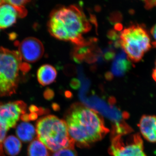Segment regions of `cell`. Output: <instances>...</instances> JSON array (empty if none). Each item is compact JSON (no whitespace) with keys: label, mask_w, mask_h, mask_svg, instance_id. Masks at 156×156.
<instances>
[{"label":"cell","mask_w":156,"mask_h":156,"mask_svg":"<svg viewBox=\"0 0 156 156\" xmlns=\"http://www.w3.org/2000/svg\"><path fill=\"white\" fill-rule=\"evenodd\" d=\"M28 156H50L48 148L38 139L33 140L28 148Z\"/></svg>","instance_id":"15"},{"label":"cell","mask_w":156,"mask_h":156,"mask_svg":"<svg viewBox=\"0 0 156 156\" xmlns=\"http://www.w3.org/2000/svg\"><path fill=\"white\" fill-rule=\"evenodd\" d=\"M70 86L74 90H77L80 88L81 86L80 81L78 79L74 78L72 79L70 83Z\"/></svg>","instance_id":"21"},{"label":"cell","mask_w":156,"mask_h":156,"mask_svg":"<svg viewBox=\"0 0 156 156\" xmlns=\"http://www.w3.org/2000/svg\"><path fill=\"white\" fill-rule=\"evenodd\" d=\"M26 104L22 101L0 103V123L9 130L15 127L21 115L26 113Z\"/></svg>","instance_id":"7"},{"label":"cell","mask_w":156,"mask_h":156,"mask_svg":"<svg viewBox=\"0 0 156 156\" xmlns=\"http://www.w3.org/2000/svg\"><path fill=\"white\" fill-rule=\"evenodd\" d=\"M52 156H76L73 148H66L55 152Z\"/></svg>","instance_id":"17"},{"label":"cell","mask_w":156,"mask_h":156,"mask_svg":"<svg viewBox=\"0 0 156 156\" xmlns=\"http://www.w3.org/2000/svg\"><path fill=\"white\" fill-rule=\"evenodd\" d=\"M65 122L71 139L80 146H87L97 142L108 132L100 115L80 104L73 105Z\"/></svg>","instance_id":"2"},{"label":"cell","mask_w":156,"mask_h":156,"mask_svg":"<svg viewBox=\"0 0 156 156\" xmlns=\"http://www.w3.org/2000/svg\"><path fill=\"white\" fill-rule=\"evenodd\" d=\"M105 77L107 80H111L113 78V76L112 73L108 72L105 73Z\"/></svg>","instance_id":"26"},{"label":"cell","mask_w":156,"mask_h":156,"mask_svg":"<svg viewBox=\"0 0 156 156\" xmlns=\"http://www.w3.org/2000/svg\"><path fill=\"white\" fill-rule=\"evenodd\" d=\"M9 130L0 123V143H2L6 137V134Z\"/></svg>","instance_id":"20"},{"label":"cell","mask_w":156,"mask_h":156,"mask_svg":"<svg viewBox=\"0 0 156 156\" xmlns=\"http://www.w3.org/2000/svg\"><path fill=\"white\" fill-rule=\"evenodd\" d=\"M38 139L48 149L55 152L66 148H73L65 121L56 116L49 115L40 119L36 124Z\"/></svg>","instance_id":"4"},{"label":"cell","mask_w":156,"mask_h":156,"mask_svg":"<svg viewBox=\"0 0 156 156\" xmlns=\"http://www.w3.org/2000/svg\"><path fill=\"white\" fill-rule=\"evenodd\" d=\"M48 26L50 34L58 40L69 41L78 47L90 43L86 41L83 36L90 31L91 24L83 12L76 6L59 7L53 10Z\"/></svg>","instance_id":"1"},{"label":"cell","mask_w":156,"mask_h":156,"mask_svg":"<svg viewBox=\"0 0 156 156\" xmlns=\"http://www.w3.org/2000/svg\"><path fill=\"white\" fill-rule=\"evenodd\" d=\"M30 0H0V4L7 3L17 8H25V5Z\"/></svg>","instance_id":"16"},{"label":"cell","mask_w":156,"mask_h":156,"mask_svg":"<svg viewBox=\"0 0 156 156\" xmlns=\"http://www.w3.org/2000/svg\"><path fill=\"white\" fill-rule=\"evenodd\" d=\"M108 37L112 41L115 42L119 41L120 39V35L119 34L118 32L115 30L109 31L108 33Z\"/></svg>","instance_id":"18"},{"label":"cell","mask_w":156,"mask_h":156,"mask_svg":"<svg viewBox=\"0 0 156 156\" xmlns=\"http://www.w3.org/2000/svg\"><path fill=\"white\" fill-rule=\"evenodd\" d=\"M103 56L104 59L106 61H109L113 59L115 57V52L111 49H108L105 50L104 53H103Z\"/></svg>","instance_id":"19"},{"label":"cell","mask_w":156,"mask_h":156,"mask_svg":"<svg viewBox=\"0 0 156 156\" xmlns=\"http://www.w3.org/2000/svg\"><path fill=\"white\" fill-rule=\"evenodd\" d=\"M0 156H4L2 146V144L1 143H0Z\"/></svg>","instance_id":"30"},{"label":"cell","mask_w":156,"mask_h":156,"mask_svg":"<svg viewBox=\"0 0 156 156\" xmlns=\"http://www.w3.org/2000/svg\"><path fill=\"white\" fill-rule=\"evenodd\" d=\"M16 45L22 60L27 62L34 63L42 58L44 52L42 42L36 38L29 37L20 42H17Z\"/></svg>","instance_id":"8"},{"label":"cell","mask_w":156,"mask_h":156,"mask_svg":"<svg viewBox=\"0 0 156 156\" xmlns=\"http://www.w3.org/2000/svg\"><path fill=\"white\" fill-rule=\"evenodd\" d=\"M151 34L156 41V24L154 26L151 30Z\"/></svg>","instance_id":"27"},{"label":"cell","mask_w":156,"mask_h":156,"mask_svg":"<svg viewBox=\"0 0 156 156\" xmlns=\"http://www.w3.org/2000/svg\"><path fill=\"white\" fill-rule=\"evenodd\" d=\"M29 109L30 113L35 112L37 113V112L38 111L39 108L37 107V106H35V105H32L30 107Z\"/></svg>","instance_id":"25"},{"label":"cell","mask_w":156,"mask_h":156,"mask_svg":"<svg viewBox=\"0 0 156 156\" xmlns=\"http://www.w3.org/2000/svg\"><path fill=\"white\" fill-rule=\"evenodd\" d=\"M3 141L4 149L9 155H17L21 151L22 143L16 136L10 135L5 138Z\"/></svg>","instance_id":"14"},{"label":"cell","mask_w":156,"mask_h":156,"mask_svg":"<svg viewBox=\"0 0 156 156\" xmlns=\"http://www.w3.org/2000/svg\"><path fill=\"white\" fill-rule=\"evenodd\" d=\"M122 29V24H116L115 26V30L116 31H121Z\"/></svg>","instance_id":"28"},{"label":"cell","mask_w":156,"mask_h":156,"mask_svg":"<svg viewBox=\"0 0 156 156\" xmlns=\"http://www.w3.org/2000/svg\"><path fill=\"white\" fill-rule=\"evenodd\" d=\"M16 133L20 140L25 143L32 141L37 134L35 127L30 123L26 122L20 123L17 126Z\"/></svg>","instance_id":"13"},{"label":"cell","mask_w":156,"mask_h":156,"mask_svg":"<svg viewBox=\"0 0 156 156\" xmlns=\"http://www.w3.org/2000/svg\"><path fill=\"white\" fill-rule=\"evenodd\" d=\"M54 93L52 89H46L44 93V96L46 99L51 100L54 97Z\"/></svg>","instance_id":"22"},{"label":"cell","mask_w":156,"mask_h":156,"mask_svg":"<svg viewBox=\"0 0 156 156\" xmlns=\"http://www.w3.org/2000/svg\"><path fill=\"white\" fill-rule=\"evenodd\" d=\"M119 41L128 58L134 62L140 61L151 48L148 34L139 25L131 26L121 31Z\"/></svg>","instance_id":"5"},{"label":"cell","mask_w":156,"mask_h":156,"mask_svg":"<svg viewBox=\"0 0 156 156\" xmlns=\"http://www.w3.org/2000/svg\"><path fill=\"white\" fill-rule=\"evenodd\" d=\"M131 66L132 64L126 53L121 51L115 58L112 66V73L117 76H121L131 69Z\"/></svg>","instance_id":"11"},{"label":"cell","mask_w":156,"mask_h":156,"mask_svg":"<svg viewBox=\"0 0 156 156\" xmlns=\"http://www.w3.org/2000/svg\"><path fill=\"white\" fill-rule=\"evenodd\" d=\"M20 118L22 121L24 122H29L30 121L29 119V114H27L25 113L24 114L21 115Z\"/></svg>","instance_id":"24"},{"label":"cell","mask_w":156,"mask_h":156,"mask_svg":"<svg viewBox=\"0 0 156 156\" xmlns=\"http://www.w3.org/2000/svg\"><path fill=\"white\" fill-rule=\"evenodd\" d=\"M140 131L148 142L156 143V115H144L140 120Z\"/></svg>","instance_id":"10"},{"label":"cell","mask_w":156,"mask_h":156,"mask_svg":"<svg viewBox=\"0 0 156 156\" xmlns=\"http://www.w3.org/2000/svg\"><path fill=\"white\" fill-rule=\"evenodd\" d=\"M25 8H17L7 4H0V30L12 26L19 17H25L27 14Z\"/></svg>","instance_id":"9"},{"label":"cell","mask_w":156,"mask_h":156,"mask_svg":"<svg viewBox=\"0 0 156 156\" xmlns=\"http://www.w3.org/2000/svg\"><path fill=\"white\" fill-rule=\"evenodd\" d=\"M110 153L112 156H147L142 138L138 134L126 140L122 134L115 136L112 141Z\"/></svg>","instance_id":"6"},{"label":"cell","mask_w":156,"mask_h":156,"mask_svg":"<svg viewBox=\"0 0 156 156\" xmlns=\"http://www.w3.org/2000/svg\"><path fill=\"white\" fill-rule=\"evenodd\" d=\"M57 71L49 64H45L39 68L37 72V79L39 83L43 86L50 85L56 80Z\"/></svg>","instance_id":"12"},{"label":"cell","mask_w":156,"mask_h":156,"mask_svg":"<svg viewBox=\"0 0 156 156\" xmlns=\"http://www.w3.org/2000/svg\"><path fill=\"white\" fill-rule=\"evenodd\" d=\"M22 60L18 51L0 47V97L16 93L21 73L30 69L29 65Z\"/></svg>","instance_id":"3"},{"label":"cell","mask_w":156,"mask_h":156,"mask_svg":"<svg viewBox=\"0 0 156 156\" xmlns=\"http://www.w3.org/2000/svg\"><path fill=\"white\" fill-rule=\"evenodd\" d=\"M152 77L153 78L154 80L156 83V63L155 68L154 69L153 72L152 74Z\"/></svg>","instance_id":"29"},{"label":"cell","mask_w":156,"mask_h":156,"mask_svg":"<svg viewBox=\"0 0 156 156\" xmlns=\"http://www.w3.org/2000/svg\"><path fill=\"white\" fill-rule=\"evenodd\" d=\"M71 95V93L70 92H69V91H66V96H68V97H70V95Z\"/></svg>","instance_id":"31"},{"label":"cell","mask_w":156,"mask_h":156,"mask_svg":"<svg viewBox=\"0 0 156 156\" xmlns=\"http://www.w3.org/2000/svg\"><path fill=\"white\" fill-rule=\"evenodd\" d=\"M29 119L30 121H35V120H36L37 119L38 115L37 113H30V114H29Z\"/></svg>","instance_id":"23"}]
</instances>
